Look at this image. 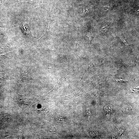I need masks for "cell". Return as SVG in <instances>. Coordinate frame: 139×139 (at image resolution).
Here are the masks:
<instances>
[{
	"mask_svg": "<svg viewBox=\"0 0 139 139\" xmlns=\"http://www.w3.org/2000/svg\"><path fill=\"white\" fill-rule=\"evenodd\" d=\"M87 36L89 38L90 40H91L93 38V34L92 32L91 31L88 32Z\"/></svg>",
	"mask_w": 139,
	"mask_h": 139,
	"instance_id": "obj_1",
	"label": "cell"
},
{
	"mask_svg": "<svg viewBox=\"0 0 139 139\" xmlns=\"http://www.w3.org/2000/svg\"><path fill=\"white\" fill-rule=\"evenodd\" d=\"M125 64L130 66H134L136 65V63H135L131 62H127L125 63Z\"/></svg>",
	"mask_w": 139,
	"mask_h": 139,
	"instance_id": "obj_2",
	"label": "cell"
},
{
	"mask_svg": "<svg viewBox=\"0 0 139 139\" xmlns=\"http://www.w3.org/2000/svg\"><path fill=\"white\" fill-rule=\"evenodd\" d=\"M109 8V7H108L107 6L105 7V9H107L108 8Z\"/></svg>",
	"mask_w": 139,
	"mask_h": 139,
	"instance_id": "obj_6",
	"label": "cell"
},
{
	"mask_svg": "<svg viewBox=\"0 0 139 139\" xmlns=\"http://www.w3.org/2000/svg\"><path fill=\"white\" fill-rule=\"evenodd\" d=\"M5 0H0V2H3L5 1Z\"/></svg>",
	"mask_w": 139,
	"mask_h": 139,
	"instance_id": "obj_5",
	"label": "cell"
},
{
	"mask_svg": "<svg viewBox=\"0 0 139 139\" xmlns=\"http://www.w3.org/2000/svg\"><path fill=\"white\" fill-rule=\"evenodd\" d=\"M117 81H119L120 82H123V81H128V80H126L123 79H117Z\"/></svg>",
	"mask_w": 139,
	"mask_h": 139,
	"instance_id": "obj_4",
	"label": "cell"
},
{
	"mask_svg": "<svg viewBox=\"0 0 139 139\" xmlns=\"http://www.w3.org/2000/svg\"><path fill=\"white\" fill-rule=\"evenodd\" d=\"M120 40L125 44L126 45H128V44L126 41V40L122 37H120L119 38Z\"/></svg>",
	"mask_w": 139,
	"mask_h": 139,
	"instance_id": "obj_3",
	"label": "cell"
}]
</instances>
